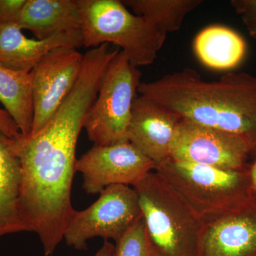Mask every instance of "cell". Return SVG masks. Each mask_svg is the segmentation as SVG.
Wrapping results in <instances>:
<instances>
[{"label": "cell", "instance_id": "6da1fadb", "mask_svg": "<svg viewBox=\"0 0 256 256\" xmlns=\"http://www.w3.org/2000/svg\"><path fill=\"white\" fill-rule=\"evenodd\" d=\"M138 92L182 119L240 136L256 152V76L230 73L206 82L188 68L141 82Z\"/></svg>", "mask_w": 256, "mask_h": 256}, {"label": "cell", "instance_id": "7a4b0ae2", "mask_svg": "<svg viewBox=\"0 0 256 256\" xmlns=\"http://www.w3.org/2000/svg\"><path fill=\"white\" fill-rule=\"evenodd\" d=\"M154 256H197L204 220L156 171L132 186Z\"/></svg>", "mask_w": 256, "mask_h": 256}, {"label": "cell", "instance_id": "3957f363", "mask_svg": "<svg viewBox=\"0 0 256 256\" xmlns=\"http://www.w3.org/2000/svg\"><path fill=\"white\" fill-rule=\"evenodd\" d=\"M82 14V46H119L133 66L154 63L166 36L146 18L132 14L119 0H78Z\"/></svg>", "mask_w": 256, "mask_h": 256}, {"label": "cell", "instance_id": "277c9868", "mask_svg": "<svg viewBox=\"0 0 256 256\" xmlns=\"http://www.w3.org/2000/svg\"><path fill=\"white\" fill-rule=\"evenodd\" d=\"M154 171L203 220L235 210L256 195L247 168L224 170L170 158Z\"/></svg>", "mask_w": 256, "mask_h": 256}, {"label": "cell", "instance_id": "5b68a950", "mask_svg": "<svg viewBox=\"0 0 256 256\" xmlns=\"http://www.w3.org/2000/svg\"><path fill=\"white\" fill-rule=\"evenodd\" d=\"M140 70L122 50L111 60L87 114L84 128L96 146L129 142L128 132L133 105L141 84Z\"/></svg>", "mask_w": 256, "mask_h": 256}, {"label": "cell", "instance_id": "8992f818", "mask_svg": "<svg viewBox=\"0 0 256 256\" xmlns=\"http://www.w3.org/2000/svg\"><path fill=\"white\" fill-rule=\"evenodd\" d=\"M142 218L134 188L114 185L101 192L98 200L86 210H76L64 239L78 250H87L88 242L98 237L117 242Z\"/></svg>", "mask_w": 256, "mask_h": 256}, {"label": "cell", "instance_id": "52a82bcc", "mask_svg": "<svg viewBox=\"0 0 256 256\" xmlns=\"http://www.w3.org/2000/svg\"><path fill=\"white\" fill-rule=\"evenodd\" d=\"M84 55L62 47L48 53L32 70L34 122L31 134L41 132L78 82Z\"/></svg>", "mask_w": 256, "mask_h": 256}, {"label": "cell", "instance_id": "ba28073f", "mask_svg": "<svg viewBox=\"0 0 256 256\" xmlns=\"http://www.w3.org/2000/svg\"><path fill=\"white\" fill-rule=\"evenodd\" d=\"M252 152L240 136L182 119L173 140L170 158L220 169L242 170Z\"/></svg>", "mask_w": 256, "mask_h": 256}, {"label": "cell", "instance_id": "9c48e42d", "mask_svg": "<svg viewBox=\"0 0 256 256\" xmlns=\"http://www.w3.org/2000/svg\"><path fill=\"white\" fill-rule=\"evenodd\" d=\"M156 166L131 143L92 146L76 163L82 188L88 194H100L114 185L134 186Z\"/></svg>", "mask_w": 256, "mask_h": 256}, {"label": "cell", "instance_id": "30bf717a", "mask_svg": "<svg viewBox=\"0 0 256 256\" xmlns=\"http://www.w3.org/2000/svg\"><path fill=\"white\" fill-rule=\"evenodd\" d=\"M197 256H256V195L235 210L204 220Z\"/></svg>", "mask_w": 256, "mask_h": 256}, {"label": "cell", "instance_id": "8fae6325", "mask_svg": "<svg viewBox=\"0 0 256 256\" xmlns=\"http://www.w3.org/2000/svg\"><path fill=\"white\" fill-rule=\"evenodd\" d=\"M181 120L172 111L142 96L138 97L133 105L128 142L156 168L170 159L175 132Z\"/></svg>", "mask_w": 256, "mask_h": 256}, {"label": "cell", "instance_id": "7c38bea8", "mask_svg": "<svg viewBox=\"0 0 256 256\" xmlns=\"http://www.w3.org/2000/svg\"><path fill=\"white\" fill-rule=\"evenodd\" d=\"M82 46V31L34 40L25 36L16 24L0 25V64L16 72L30 73L48 53L57 48L78 50Z\"/></svg>", "mask_w": 256, "mask_h": 256}, {"label": "cell", "instance_id": "4fadbf2b", "mask_svg": "<svg viewBox=\"0 0 256 256\" xmlns=\"http://www.w3.org/2000/svg\"><path fill=\"white\" fill-rule=\"evenodd\" d=\"M38 40L82 30L78 0H26L18 24Z\"/></svg>", "mask_w": 256, "mask_h": 256}, {"label": "cell", "instance_id": "5bb4252c", "mask_svg": "<svg viewBox=\"0 0 256 256\" xmlns=\"http://www.w3.org/2000/svg\"><path fill=\"white\" fill-rule=\"evenodd\" d=\"M22 170L15 140L0 131V238L26 232L20 210Z\"/></svg>", "mask_w": 256, "mask_h": 256}, {"label": "cell", "instance_id": "9a60e30c", "mask_svg": "<svg viewBox=\"0 0 256 256\" xmlns=\"http://www.w3.org/2000/svg\"><path fill=\"white\" fill-rule=\"evenodd\" d=\"M194 50L202 63L210 68L229 70L244 58L246 45L236 32L220 26L202 31L194 42Z\"/></svg>", "mask_w": 256, "mask_h": 256}, {"label": "cell", "instance_id": "2e32d148", "mask_svg": "<svg viewBox=\"0 0 256 256\" xmlns=\"http://www.w3.org/2000/svg\"><path fill=\"white\" fill-rule=\"evenodd\" d=\"M0 102L23 137L30 136L34 122L31 73L16 72L0 64Z\"/></svg>", "mask_w": 256, "mask_h": 256}, {"label": "cell", "instance_id": "e0dca14e", "mask_svg": "<svg viewBox=\"0 0 256 256\" xmlns=\"http://www.w3.org/2000/svg\"><path fill=\"white\" fill-rule=\"evenodd\" d=\"M136 15L146 18L160 33L180 31L185 18L204 2V0H124Z\"/></svg>", "mask_w": 256, "mask_h": 256}, {"label": "cell", "instance_id": "ac0fdd59", "mask_svg": "<svg viewBox=\"0 0 256 256\" xmlns=\"http://www.w3.org/2000/svg\"><path fill=\"white\" fill-rule=\"evenodd\" d=\"M114 256H154L142 218L116 242Z\"/></svg>", "mask_w": 256, "mask_h": 256}, {"label": "cell", "instance_id": "d6986e66", "mask_svg": "<svg viewBox=\"0 0 256 256\" xmlns=\"http://www.w3.org/2000/svg\"><path fill=\"white\" fill-rule=\"evenodd\" d=\"M230 5L252 38H256V0H232Z\"/></svg>", "mask_w": 256, "mask_h": 256}, {"label": "cell", "instance_id": "ffe728a7", "mask_svg": "<svg viewBox=\"0 0 256 256\" xmlns=\"http://www.w3.org/2000/svg\"><path fill=\"white\" fill-rule=\"evenodd\" d=\"M26 0H0V25L18 24Z\"/></svg>", "mask_w": 256, "mask_h": 256}, {"label": "cell", "instance_id": "44dd1931", "mask_svg": "<svg viewBox=\"0 0 256 256\" xmlns=\"http://www.w3.org/2000/svg\"><path fill=\"white\" fill-rule=\"evenodd\" d=\"M0 131L11 139L18 140L23 137L14 120L2 109H0Z\"/></svg>", "mask_w": 256, "mask_h": 256}, {"label": "cell", "instance_id": "7402d4cb", "mask_svg": "<svg viewBox=\"0 0 256 256\" xmlns=\"http://www.w3.org/2000/svg\"><path fill=\"white\" fill-rule=\"evenodd\" d=\"M116 254V246L111 244L108 240H105L102 246L101 247L96 256H114Z\"/></svg>", "mask_w": 256, "mask_h": 256}, {"label": "cell", "instance_id": "603a6c76", "mask_svg": "<svg viewBox=\"0 0 256 256\" xmlns=\"http://www.w3.org/2000/svg\"><path fill=\"white\" fill-rule=\"evenodd\" d=\"M249 175H250L252 191L256 195V160L255 162L252 164V168L249 169Z\"/></svg>", "mask_w": 256, "mask_h": 256}, {"label": "cell", "instance_id": "cb8c5ba5", "mask_svg": "<svg viewBox=\"0 0 256 256\" xmlns=\"http://www.w3.org/2000/svg\"></svg>", "mask_w": 256, "mask_h": 256}]
</instances>
